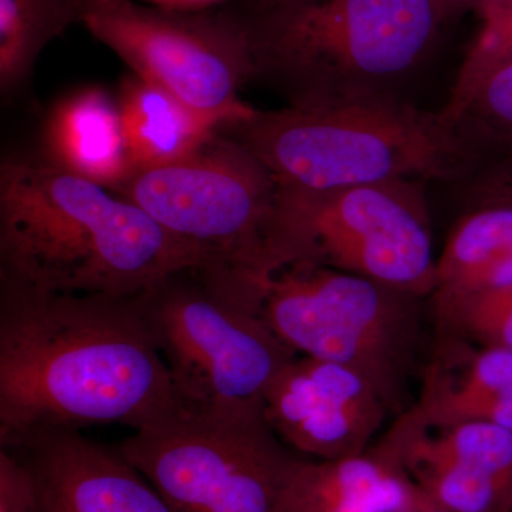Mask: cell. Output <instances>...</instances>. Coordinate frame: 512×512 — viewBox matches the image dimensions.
Wrapping results in <instances>:
<instances>
[{
  "label": "cell",
  "mask_w": 512,
  "mask_h": 512,
  "mask_svg": "<svg viewBox=\"0 0 512 512\" xmlns=\"http://www.w3.org/2000/svg\"><path fill=\"white\" fill-rule=\"evenodd\" d=\"M377 447L444 512H512V430L464 423L417 430L394 421Z\"/></svg>",
  "instance_id": "12"
},
{
  "label": "cell",
  "mask_w": 512,
  "mask_h": 512,
  "mask_svg": "<svg viewBox=\"0 0 512 512\" xmlns=\"http://www.w3.org/2000/svg\"><path fill=\"white\" fill-rule=\"evenodd\" d=\"M238 2L245 9H262L282 2V0H238Z\"/></svg>",
  "instance_id": "26"
},
{
  "label": "cell",
  "mask_w": 512,
  "mask_h": 512,
  "mask_svg": "<svg viewBox=\"0 0 512 512\" xmlns=\"http://www.w3.org/2000/svg\"><path fill=\"white\" fill-rule=\"evenodd\" d=\"M242 9L256 79L292 107L399 97L454 12L444 0H282Z\"/></svg>",
  "instance_id": "3"
},
{
  "label": "cell",
  "mask_w": 512,
  "mask_h": 512,
  "mask_svg": "<svg viewBox=\"0 0 512 512\" xmlns=\"http://www.w3.org/2000/svg\"><path fill=\"white\" fill-rule=\"evenodd\" d=\"M0 446L19 448L28 458L37 512H173L116 447L80 430H35Z\"/></svg>",
  "instance_id": "13"
},
{
  "label": "cell",
  "mask_w": 512,
  "mask_h": 512,
  "mask_svg": "<svg viewBox=\"0 0 512 512\" xmlns=\"http://www.w3.org/2000/svg\"><path fill=\"white\" fill-rule=\"evenodd\" d=\"M424 184L279 188L266 241L269 275L292 264L323 266L429 298L437 259Z\"/></svg>",
  "instance_id": "7"
},
{
  "label": "cell",
  "mask_w": 512,
  "mask_h": 512,
  "mask_svg": "<svg viewBox=\"0 0 512 512\" xmlns=\"http://www.w3.org/2000/svg\"><path fill=\"white\" fill-rule=\"evenodd\" d=\"M512 282V204H476L451 229L430 298H458Z\"/></svg>",
  "instance_id": "18"
},
{
  "label": "cell",
  "mask_w": 512,
  "mask_h": 512,
  "mask_svg": "<svg viewBox=\"0 0 512 512\" xmlns=\"http://www.w3.org/2000/svg\"><path fill=\"white\" fill-rule=\"evenodd\" d=\"M396 421L417 430L464 423L512 430V350L437 333L419 396Z\"/></svg>",
  "instance_id": "14"
},
{
  "label": "cell",
  "mask_w": 512,
  "mask_h": 512,
  "mask_svg": "<svg viewBox=\"0 0 512 512\" xmlns=\"http://www.w3.org/2000/svg\"><path fill=\"white\" fill-rule=\"evenodd\" d=\"M423 299L365 276L292 264L266 279L261 313L295 355L355 370L397 417L413 404Z\"/></svg>",
  "instance_id": "6"
},
{
  "label": "cell",
  "mask_w": 512,
  "mask_h": 512,
  "mask_svg": "<svg viewBox=\"0 0 512 512\" xmlns=\"http://www.w3.org/2000/svg\"><path fill=\"white\" fill-rule=\"evenodd\" d=\"M264 416L278 439L298 456L338 460L369 451L392 413L355 370L296 356L269 387Z\"/></svg>",
  "instance_id": "11"
},
{
  "label": "cell",
  "mask_w": 512,
  "mask_h": 512,
  "mask_svg": "<svg viewBox=\"0 0 512 512\" xmlns=\"http://www.w3.org/2000/svg\"><path fill=\"white\" fill-rule=\"evenodd\" d=\"M173 512H278L293 453L265 416L211 420L180 412L116 446Z\"/></svg>",
  "instance_id": "10"
},
{
  "label": "cell",
  "mask_w": 512,
  "mask_h": 512,
  "mask_svg": "<svg viewBox=\"0 0 512 512\" xmlns=\"http://www.w3.org/2000/svg\"><path fill=\"white\" fill-rule=\"evenodd\" d=\"M84 0H0V93L26 89L37 60L56 37L82 22Z\"/></svg>",
  "instance_id": "19"
},
{
  "label": "cell",
  "mask_w": 512,
  "mask_h": 512,
  "mask_svg": "<svg viewBox=\"0 0 512 512\" xmlns=\"http://www.w3.org/2000/svg\"><path fill=\"white\" fill-rule=\"evenodd\" d=\"M440 111L480 158L485 178L512 174V64L485 77L463 103Z\"/></svg>",
  "instance_id": "20"
},
{
  "label": "cell",
  "mask_w": 512,
  "mask_h": 512,
  "mask_svg": "<svg viewBox=\"0 0 512 512\" xmlns=\"http://www.w3.org/2000/svg\"><path fill=\"white\" fill-rule=\"evenodd\" d=\"M423 497L399 461L373 447L360 456H296L278 512H419Z\"/></svg>",
  "instance_id": "15"
},
{
  "label": "cell",
  "mask_w": 512,
  "mask_h": 512,
  "mask_svg": "<svg viewBox=\"0 0 512 512\" xmlns=\"http://www.w3.org/2000/svg\"><path fill=\"white\" fill-rule=\"evenodd\" d=\"M46 163L116 192L133 174L116 94L83 86L53 101L40 127Z\"/></svg>",
  "instance_id": "16"
},
{
  "label": "cell",
  "mask_w": 512,
  "mask_h": 512,
  "mask_svg": "<svg viewBox=\"0 0 512 512\" xmlns=\"http://www.w3.org/2000/svg\"><path fill=\"white\" fill-rule=\"evenodd\" d=\"M430 299L439 335L512 350V282L473 295Z\"/></svg>",
  "instance_id": "21"
},
{
  "label": "cell",
  "mask_w": 512,
  "mask_h": 512,
  "mask_svg": "<svg viewBox=\"0 0 512 512\" xmlns=\"http://www.w3.org/2000/svg\"><path fill=\"white\" fill-rule=\"evenodd\" d=\"M82 25L130 67L225 124L254 109L239 92L256 79L247 13L239 6L177 10L138 0H84Z\"/></svg>",
  "instance_id": "8"
},
{
  "label": "cell",
  "mask_w": 512,
  "mask_h": 512,
  "mask_svg": "<svg viewBox=\"0 0 512 512\" xmlns=\"http://www.w3.org/2000/svg\"><path fill=\"white\" fill-rule=\"evenodd\" d=\"M211 262L268 279L279 187L258 157L218 130L173 163L140 168L116 191Z\"/></svg>",
  "instance_id": "9"
},
{
  "label": "cell",
  "mask_w": 512,
  "mask_h": 512,
  "mask_svg": "<svg viewBox=\"0 0 512 512\" xmlns=\"http://www.w3.org/2000/svg\"><path fill=\"white\" fill-rule=\"evenodd\" d=\"M264 286L231 266L201 265L140 293L181 412L222 421L264 416L269 387L298 356L262 318Z\"/></svg>",
  "instance_id": "5"
},
{
  "label": "cell",
  "mask_w": 512,
  "mask_h": 512,
  "mask_svg": "<svg viewBox=\"0 0 512 512\" xmlns=\"http://www.w3.org/2000/svg\"><path fill=\"white\" fill-rule=\"evenodd\" d=\"M0 512H37V483L28 458L0 446Z\"/></svg>",
  "instance_id": "23"
},
{
  "label": "cell",
  "mask_w": 512,
  "mask_h": 512,
  "mask_svg": "<svg viewBox=\"0 0 512 512\" xmlns=\"http://www.w3.org/2000/svg\"><path fill=\"white\" fill-rule=\"evenodd\" d=\"M214 265L109 188L46 163H0V279L39 291L134 296L188 266Z\"/></svg>",
  "instance_id": "2"
},
{
  "label": "cell",
  "mask_w": 512,
  "mask_h": 512,
  "mask_svg": "<svg viewBox=\"0 0 512 512\" xmlns=\"http://www.w3.org/2000/svg\"><path fill=\"white\" fill-rule=\"evenodd\" d=\"M476 10L480 29L444 109L463 103L485 77L512 64V0H485Z\"/></svg>",
  "instance_id": "22"
},
{
  "label": "cell",
  "mask_w": 512,
  "mask_h": 512,
  "mask_svg": "<svg viewBox=\"0 0 512 512\" xmlns=\"http://www.w3.org/2000/svg\"><path fill=\"white\" fill-rule=\"evenodd\" d=\"M476 195L477 204H487V202L512 204V174L480 181L477 183Z\"/></svg>",
  "instance_id": "24"
},
{
  "label": "cell",
  "mask_w": 512,
  "mask_h": 512,
  "mask_svg": "<svg viewBox=\"0 0 512 512\" xmlns=\"http://www.w3.org/2000/svg\"><path fill=\"white\" fill-rule=\"evenodd\" d=\"M180 412L140 293L46 292L0 279V444L43 429L138 431Z\"/></svg>",
  "instance_id": "1"
},
{
  "label": "cell",
  "mask_w": 512,
  "mask_h": 512,
  "mask_svg": "<svg viewBox=\"0 0 512 512\" xmlns=\"http://www.w3.org/2000/svg\"><path fill=\"white\" fill-rule=\"evenodd\" d=\"M419 512H444L439 510V508L431 507V505L424 503L423 507L420 508Z\"/></svg>",
  "instance_id": "28"
},
{
  "label": "cell",
  "mask_w": 512,
  "mask_h": 512,
  "mask_svg": "<svg viewBox=\"0 0 512 512\" xmlns=\"http://www.w3.org/2000/svg\"><path fill=\"white\" fill-rule=\"evenodd\" d=\"M148 5L177 10H208L225 6L229 0H138Z\"/></svg>",
  "instance_id": "25"
},
{
  "label": "cell",
  "mask_w": 512,
  "mask_h": 512,
  "mask_svg": "<svg viewBox=\"0 0 512 512\" xmlns=\"http://www.w3.org/2000/svg\"><path fill=\"white\" fill-rule=\"evenodd\" d=\"M116 97L134 171L187 156L225 124L134 73L123 77Z\"/></svg>",
  "instance_id": "17"
},
{
  "label": "cell",
  "mask_w": 512,
  "mask_h": 512,
  "mask_svg": "<svg viewBox=\"0 0 512 512\" xmlns=\"http://www.w3.org/2000/svg\"><path fill=\"white\" fill-rule=\"evenodd\" d=\"M279 188L329 191L392 181H454L484 165L450 121L400 99L255 110L220 127Z\"/></svg>",
  "instance_id": "4"
},
{
  "label": "cell",
  "mask_w": 512,
  "mask_h": 512,
  "mask_svg": "<svg viewBox=\"0 0 512 512\" xmlns=\"http://www.w3.org/2000/svg\"><path fill=\"white\" fill-rule=\"evenodd\" d=\"M444 2L448 3L454 10H458L461 8L476 9L477 6L481 5L485 0H444Z\"/></svg>",
  "instance_id": "27"
}]
</instances>
